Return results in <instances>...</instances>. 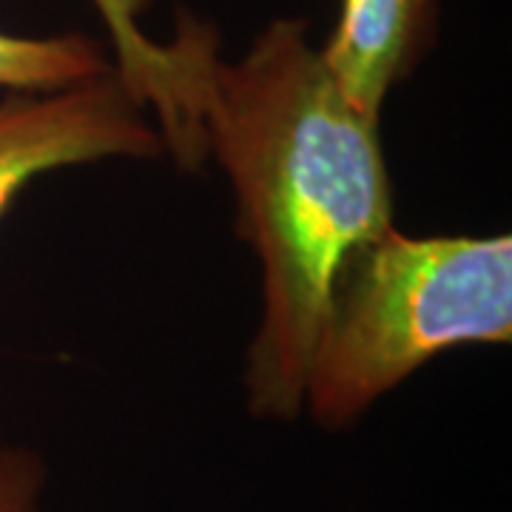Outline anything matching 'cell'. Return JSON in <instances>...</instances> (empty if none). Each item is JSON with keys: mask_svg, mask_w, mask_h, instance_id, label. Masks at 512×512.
<instances>
[{"mask_svg": "<svg viewBox=\"0 0 512 512\" xmlns=\"http://www.w3.org/2000/svg\"><path fill=\"white\" fill-rule=\"evenodd\" d=\"M202 151L237 197V231L262 271V316L245 350V407L259 421L305 413L330 288L367 239L396 222L382 120L353 106L302 18L271 20L237 57L202 20L191 63Z\"/></svg>", "mask_w": 512, "mask_h": 512, "instance_id": "6da1fadb", "label": "cell"}, {"mask_svg": "<svg viewBox=\"0 0 512 512\" xmlns=\"http://www.w3.org/2000/svg\"><path fill=\"white\" fill-rule=\"evenodd\" d=\"M512 237L367 239L333 279L313 345L305 410L350 430L416 370L461 345H510Z\"/></svg>", "mask_w": 512, "mask_h": 512, "instance_id": "7a4b0ae2", "label": "cell"}, {"mask_svg": "<svg viewBox=\"0 0 512 512\" xmlns=\"http://www.w3.org/2000/svg\"><path fill=\"white\" fill-rule=\"evenodd\" d=\"M163 154V131L114 66L60 89L0 92V220L46 174Z\"/></svg>", "mask_w": 512, "mask_h": 512, "instance_id": "3957f363", "label": "cell"}, {"mask_svg": "<svg viewBox=\"0 0 512 512\" xmlns=\"http://www.w3.org/2000/svg\"><path fill=\"white\" fill-rule=\"evenodd\" d=\"M439 15V0H342L319 49L353 106L382 120L387 97L433 52Z\"/></svg>", "mask_w": 512, "mask_h": 512, "instance_id": "277c9868", "label": "cell"}, {"mask_svg": "<svg viewBox=\"0 0 512 512\" xmlns=\"http://www.w3.org/2000/svg\"><path fill=\"white\" fill-rule=\"evenodd\" d=\"M151 0H92L97 15L111 37V63L126 77L137 97L157 114V126L163 131L168 154L180 168H194L200 163V143L188 117L185 103V55L180 37L174 35L157 43L143 32L140 18L146 15Z\"/></svg>", "mask_w": 512, "mask_h": 512, "instance_id": "5b68a950", "label": "cell"}, {"mask_svg": "<svg viewBox=\"0 0 512 512\" xmlns=\"http://www.w3.org/2000/svg\"><path fill=\"white\" fill-rule=\"evenodd\" d=\"M111 66L106 43L94 35H15L0 29V92L60 89L106 74Z\"/></svg>", "mask_w": 512, "mask_h": 512, "instance_id": "8992f818", "label": "cell"}, {"mask_svg": "<svg viewBox=\"0 0 512 512\" xmlns=\"http://www.w3.org/2000/svg\"><path fill=\"white\" fill-rule=\"evenodd\" d=\"M49 467L43 456L0 439V512H49Z\"/></svg>", "mask_w": 512, "mask_h": 512, "instance_id": "52a82bcc", "label": "cell"}]
</instances>
